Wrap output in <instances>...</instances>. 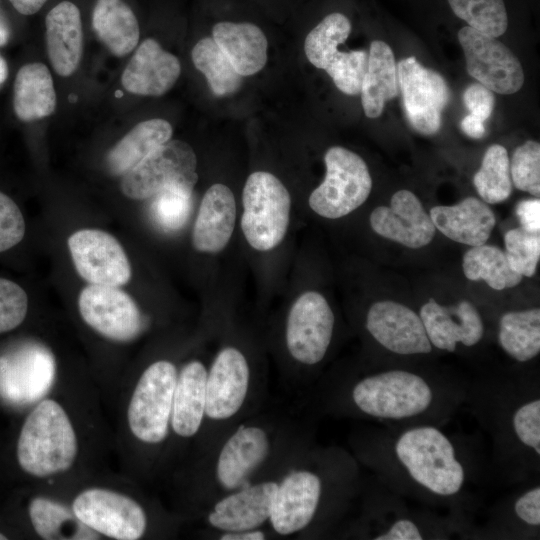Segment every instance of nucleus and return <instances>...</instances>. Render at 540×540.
I'll return each mask as SVG.
<instances>
[{"instance_id": "31", "label": "nucleus", "mask_w": 540, "mask_h": 540, "mask_svg": "<svg viewBox=\"0 0 540 540\" xmlns=\"http://www.w3.org/2000/svg\"><path fill=\"white\" fill-rule=\"evenodd\" d=\"M173 127L162 118L143 120L134 125L108 151L105 164L111 175L123 176L155 149L169 141Z\"/></svg>"}, {"instance_id": "4", "label": "nucleus", "mask_w": 540, "mask_h": 540, "mask_svg": "<svg viewBox=\"0 0 540 540\" xmlns=\"http://www.w3.org/2000/svg\"><path fill=\"white\" fill-rule=\"evenodd\" d=\"M361 538L372 540H430L469 538L468 531L450 515L408 505L376 477L365 487L360 518Z\"/></svg>"}, {"instance_id": "22", "label": "nucleus", "mask_w": 540, "mask_h": 540, "mask_svg": "<svg viewBox=\"0 0 540 540\" xmlns=\"http://www.w3.org/2000/svg\"><path fill=\"white\" fill-rule=\"evenodd\" d=\"M269 451L270 439L264 428L257 425L239 427L218 453L215 466L217 482L230 491L248 484Z\"/></svg>"}, {"instance_id": "42", "label": "nucleus", "mask_w": 540, "mask_h": 540, "mask_svg": "<svg viewBox=\"0 0 540 540\" xmlns=\"http://www.w3.org/2000/svg\"><path fill=\"white\" fill-rule=\"evenodd\" d=\"M510 266L522 276L535 274L540 258V235L522 227L509 230L504 237Z\"/></svg>"}, {"instance_id": "39", "label": "nucleus", "mask_w": 540, "mask_h": 540, "mask_svg": "<svg viewBox=\"0 0 540 540\" xmlns=\"http://www.w3.org/2000/svg\"><path fill=\"white\" fill-rule=\"evenodd\" d=\"M456 16L482 34L499 37L508 26L503 0H448Z\"/></svg>"}, {"instance_id": "18", "label": "nucleus", "mask_w": 540, "mask_h": 540, "mask_svg": "<svg viewBox=\"0 0 540 540\" xmlns=\"http://www.w3.org/2000/svg\"><path fill=\"white\" fill-rule=\"evenodd\" d=\"M249 384L243 353L235 347L220 350L207 370L205 416L217 422L232 418L244 405Z\"/></svg>"}, {"instance_id": "34", "label": "nucleus", "mask_w": 540, "mask_h": 540, "mask_svg": "<svg viewBox=\"0 0 540 540\" xmlns=\"http://www.w3.org/2000/svg\"><path fill=\"white\" fill-rule=\"evenodd\" d=\"M29 516L36 533L46 540L99 538L98 533L85 525L73 509L46 497H35L31 500Z\"/></svg>"}, {"instance_id": "20", "label": "nucleus", "mask_w": 540, "mask_h": 540, "mask_svg": "<svg viewBox=\"0 0 540 540\" xmlns=\"http://www.w3.org/2000/svg\"><path fill=\"white\" fill-rule=\"evenodd\" d=\"M374 232L406 247L417 249L429 244L436 228L417 196L409 190H399L390 206H379L370 215Z\"/></svg>"}, {"instance_id": "51", "label": "nucleus", "mask_w": 540, "mask_h": 540, "mask_svg": "<svg viewBox=\"0 0 540 540\" xmlns=\"http://www.w3.org/2000/svg\"><path fill=\"white\" fill-rule=\"evenodd\" d=\"M11 37V29L9 23L0 10V47L8 44Z\"/></svg>"}, {"instance_id": "5", "label": "nucleus", "mask_w": 540, "mask_h": 540, "mask_svg": "<svg viewBox=\"0 0 540 540\" xmlns=\"http://www.w3.org/2000/svg\"><path fill=\"white\" fill-rule=\"evenodd\" d=\"M78 452L73 425L54 400L41 401L27 416L17 443V460L28 474L45 478L65 472Z\"/></svg>"}, {"instance_id": "37", "label": "nucleus", "mask_w": 540, "mask_h": 540, "mask_svg": "<svg viewBox=\"0 0 540 540\" xmlns=\"http://www.w3.org/2000/svg\"><path fill=\"white\" fill-rule=\"evenodd\" d=\"M473 183L480 197L489 204L509 198L512 193V180L510 160L505 147L493 144L487 148Z\"/></svg>"}, {"instance_id": "52", "label": "nucleus", "mask_w": 540, "mask_h": 540, "mask_svg": "<svg viewBox=\"0 0 540 540\" xmlns=\"http://www.w3.org/2000/svg\"><path fill=\"white\" fill-rule=\"evenodd\" d=\"M8 65L3 56L0 55V87L5 83L8 78Z\"/></svg>"}, {"instance_id": "28", "label": "nucleus", "mask_w": 540, "mask_h": 540, "mask_svg": "<svg viewBox=\"0 0 540 540\" xmlns=\"http://www.w3.org/2000/svg\"><path fill=\"white\" fill-rule=\"evenodd\" d=\"M212 38L241 76L261 71L267 62L264 32L249 22L222 21L213 26Z\"/></svg>"}, {"instance_id": "46", "label": "nucleus", "mask_w": 540, "mask_h": 540, "mask_svg": "<svg viewBox=\"0 0 540 540\" xmlns=\"http://www.w3.org/2000/svg\"><path fill=\"white\" fill-rule=\"evenodd\" d=\"M463 102L471 115L485 121L494 109L495 97L493 92L484 85L472 83L464 91Z\"/></svg>"}, {"instance_id": "17", "label": "nucleus", "mask_w": 540, "mask_h": 540, "mask_svg": "<svg viewBox=\"0 0 540 540\" xmlns=\"http://www.w3.org/2000/svg\"><path fill=\"white\" fill-rule=\"evenodd\" d=\"M418 314L436 351L454 353L458 346L473 348L485 336L483 318L467 300L445 306L430 298L421 306Z\"/></svg>"}, {"instance_id": "29", "label": "nucleus", "mask_w": 540, "mask_h": 540, "mask_svg": "<svg viewBox=\"0 0 540 540\" xmlns=\"http://www.w3.org/2000/svg\"><path fill=\"white\" fill-rule=\"evenodd\" d=\"M207 369L198 360L188 362L177 376L170 425L182 438L194 436L205 417Z\"/></svg>"}, {"instance_id": "48", "label": "nucleus", "mask_w": 540, "mask_h": 540, "mask_svg": "<svg viewBox=\"0 0 540 540\" xmlns=\"http://www.w3.org/2000/svg\"><path fill=\"white\" fill-rule=\"evenodd\" d=\"M461 129L467 136L474 139H480L486 133L484 121L471 114L462 119Z\"/></svg>"}, {"instance_id": "24", "label": "nucleus", "mask_w": 540, "mask_h": 540, "mask_svg": "<svg viewBox=\"0 0 540 540\" xmlns=\"http://www.w3.org/2000/svg\"><path fill=\"white\" fill-rule=\"evenodd\" d=\"M45 46L50 66L63 78L79 68L84 52V32L79 7L70 0L54 5L45 17Z\"/></svg>"}, {"instance_id": "23", "label": "nucleus", "mask_w": 540, "mask_h": 540, "mask_svg": "<svg viewBox=\"0 0 540 540\" xmlns=\"http://www.w3.org/2000/svg\"><path fill=\"white\" fill-rule=\"evenodd\" d=\"M278 482L246 484L218 500L207 516L221 532L256 529L269 520Z\"/></svg>"}, {"instance_id": "14", "label": "nucleus", "mask_w": 540, "mask_h": 540, "mask_svg": "<svg viewBox=\"0 0 540 540\" xmlns=\"http://www.w3.org/2000/svg\"><path fill=\"white\" fill-rule=\"evenodd\" d=\"M398 86L411 126L421 134L439 131L442 111L449 101V89L436 71L422 66L414 56L397 64Z\"/></svg>"}, {"instance_id": "16", "label": "nucleus", "mask_w": 540, "mask_h": 540, "mask_svg": "<svg viewBox=\"0 0 540 540\" xmlns=\"http://www.w3.org/2000/svg\"><path fill=\"white\" fill-rule=\"evenodd\" d=\"M78 308L87 325L113 341H131L143 328L137 304L119 287L90 284L80 292Z\"/></svg>"}, {"instance_id": "47", "label": "nucleus", "mask_w": 540, "mask_h": 540, "mask_svg": "<svg viewBox=\"0 0 540 540\" xmlns=\"http://www.w3.org/2000/svg\"><path fill=\"white\" fill-rule=\"evenodd\" d=\"M516 214L522 228L540 233V200H523L516 207Z\"/></svg>"}, {"instance_id": "45", "label": "nucleus", "mask_w": 540, "mask_h": 540, "mask_svg": "<svg viewBox=\"0 0 540 540\" xmlns=\"http://www.w3.org/2000/svg\"><path fill=\"white\" fill-rule=\"evenodd\" d=\"M25 231L20 208L12 198L0 191V253L20 243Z\"/></svg>"}, {"instance_id": "41", "label": "nucleus", "mask_w": 540, "mask_h": 540, "mask_svg": "<svg viewBox=\"0 0 540 540\" xmlns=\"http://www.w3.org/2000/svg\"><path fill=\"white\" fill-rule=\"evenodd\" d=\"M367 65L368 52L365 50L338 51L325 71L341 92L358 95L361 92Z\"/></svg>"}, {"instance_id": "26", "label": "nucleus", "mask_w": 540, "mask_h": 540, "mask_svg": "<svg viewBox=\"0 0 540 540\" xmlns=\"http://www.w3.org/2000/svg\"><path fill=\"white\" fill-rule=\"evenodd\" d=\"M429 215L442 234L469 246L486 243L496 224L493 211L475 197H467L452 206H435Z\"/></svg>"}, {"instance_id": "32", "label": "nucleus", "mask_w": 540, "mask_h": 540, "mask_svg": "<svg viewBox=\"0 0 540 540\" xmlns=\"http://www.w3.org/2000/svg\"><path fill=\"white\" fill-rule=\"evenodd\" d=\"M399 93L397 64L392 49L383 41L370 44L367 71L361 88V102L368 118H378L385 103Z\"/></svg>"}, {"instance_id": "3", "label": "nucleus", "mask_w": 540, "mask_h": 540, "mask_svg": "<svg viewBox=\"0 0 540 540\" xmlns=\"http://www.w3.org/2000/svg\"><path fill=\"white\" fill-rule=\"evenodd\" d=\"M467 407L491 442V466L504 483L540 474V380L507 373L468 380Z\"/></svg>"}, {"instance_id": "13", "label": "nucleus", "mask_w": 540, "mask_h": 540, "mask_svg": "<svg viewBox=\"0 0 540 540\" xmlns=\"http://www.w3.org/2000/svg\"><path fill=\"white\" fill-rule=\"evenodd\" d=\"M467 72L492 92L514 94L524 83V73L518 58L495 37L464 26L458 31Z\"/></svg>"}, {"instance_id": "53", "label": "nucleus", "mask_w": 540, "mask_h": 540, "mask_svg": "<svg viewBox=\"0 0 540 540\" xmlns=\"http://www.w3.org/2000/svg\"><path fill=\"white\" fill-rule=\"evenodd\" d=\"M5 539H7V537L4 534L0 533V540H5Z\"/></svg>"}, {"instance_id": "35", "label": "nucleus", "mask_w": 540, "mask_h": 540, "mask_svg": "<svg viewBox=\"0 0 540 540\" xmlns=\"http://www.w3.org/2000/svg\"><path fill=\"white\" fill-rule=\"evenodd\" d=\"M462 267L469 280H484L495 290L515 287L523 277L510 266L504 251L485 243L464 254Z\"/></svg>"}, {"instance_id": "15", "label": "nucleus", "mask_w": 540, "mask_h": 540, "mask_svg": "<svg viewBox=\"0 0 540 540\" xmlns=\"http://www.w3.org/2000/svg\"><path fill=\"white\" fill-rule=\"evenodd\" d=\"M68 248L78 274L93 285H125L131 265L121 244L98 229H81L70 235Z\"/></svg>"}, {"instance_id": "8", "label": "nucleus", "mask_w": 540, "mask_h": 540, "mask_svg": "<svg viewBox=\"0 0 540 540\" xmlns=\"http://www.w3.org/2000/svg\"><path fill=\"white\" fill-rule=\"evenodd\" d=\"M177 376L175 365L167 360L152 363L140 376L127 419L132 434L141 442L158 444L167 437Z\"/></svg>"}, {"instance_id": "49", "label": "nucleus", "mask_w": 540, "mask_h": 540, "mask_svg": "<svg viewBox=\"0 0 540 540\" xmlns=\"http://www.w3.org/2000/svg\"><path fill=\"white\" fill-rule=\"evenodd\" d=\"M21 15L30 16L39 12L48 0H8Z\"/></svg>"}, {"instance_id": "36", "label": "nucleus", "mask_w": 540, "mask_h": 540, "mask_svg": "<svg viewBox=\"0 0 540 540\" xmlns=\"http://www.w3.org/2000/svg\"><path fill=\"white\" fill-rule=\"evenodd\" d=\"M191 58L215 96H229L240 88L243 76L236 71L212 37L200 39L191 51Z\"/></svg>"}, {"instance_id": "50", "label": "nucleus", "mask_w": 540, "mask_h": 540, "mask_svg": "<svg viewBox=\"0 0 540 540\" xmlns=\"http://www.w3.org/2000/svg\"><path fill=\"white\" fill-rule=\"evenodd\" d=\"M219 539L222 540H262L265 533L258 528L234 532H222Z\"/></svg>"}, {"instance_id": "43", "label": "nucleus", "mask_w": 540, "mask_h": 540, "mask_svg": "<svg viewBox=\"0 0 540 540\" xmlns=\"http://www.w3.org/2000/svg\"><path fill=\"white\" fill-rule=\"evenodd\" d=\"M511 180L521 191L540 195V145L533 140L516 148L510 162Z\"/></svg>"}, {"instance_id": "25", "label": "nucleus", "mask_w": 540, "mask_h": 540, "mask_svg": "<svg viewBox=\"0 0 540 540\" xmlns=\"http://www.w3.org/2000/svg\"><path fill=\"white\" fill-rule=\"evenodd\" d=\"M236 219L235 197L229 187L216 183L205 192L193 227L196 250L217 253L228 244Z\"/></svg>"}, {"instance_id": "27", "label": "nucleus", "mask_w": 540, "mask_h": 540, "mask_svg": "<svg viewBox=\"0 0 540 540\" xmlns=\"http://www.w3.org/2000/svg\"><path fill=\"white\" fill-rule=\"evenodd\" d=\"M57 92L48 66L32 61L22 65L13 84V111L17 119L30 123L51 116L57 108Z\"/></svg>"}, {"instance_id": "11", "label": "nucleus", "mask_w": 540, "mask_h": 540, "mask_svg": "<svg viewBox=\"0 0 540 540\" xmlns=\"http://www.w3.org/2000/svg\"><path fill=\"white\" fill-rule=\"evenodd\" d=\"M335 327V316L320 293L308 291L293 303L286 324L290 355L306 366H316L327 355Z\"/></svg>"}, {"instance_id": "19", "label": "nucleus", "mask_w": 540, "mask_h": 540, "mask_svg": "<svg viewBox=\"0 0 540 540\" xmlns=\"http://www.w3.org/2000/svg\"><path fill=\"white\" fill-rule=\"evenodd\" d=\"M181 71L177 56L154 38H146L132 52L120 75V83L128 94L159 97L174 87Z\"/></svg>"}, {"instance_id": "12", "label": "nucleus", "mask_w": 540, "mask_h": 540, "mask_svg": "<svg viewBox=\"0 0 540 540\" xmlns=\"http://www.w3.org/2000/svg\"><path fill=\"white\" fill-rule=\"evenodd\" d=\"M72 509L89 528L117 540H137L147 528L142 506L131 497L102 488H90L77 495Z\"/></svg>"}, {"instance_id": "40", "label": "nucleus", "mask_w": 540, "mask_h": 540, "mask_svg": "<svg viewBox=\"0 0 540 540\" xmlns=\"http://www.w3.org/2000/svg\"><path fill=\"white\" fill-rule=\"evenodd\" d=\"M192 191L173 185L156 193L150 208L154 221L166 231L182 228L190 215Z\"/></svg>"}, {"instance_id": "44", "label": "nucleus", "mask_w": 540, "mask_h": 540, "mask_svg": "<svg viewBox=\"0 0 540 540\" xmlns=\"http://www.w3.org/2000/svg\"><path fill=\"white\" fill-rule=\"evenodd\" d=\"M28 311L25 290L12 280L0 277V334L18 327Z\"/></svg>"}, {"instance_id": "33", "label": "nucleus", "mask_w": 540, "mask_h": 540, "mask_svg": "<svg viewBox=\"0 0 540 540\" xmlns=\"http://www.w3.org/2000/svg\"><path fill=\"white\" fill-rule=\"evenodd\" d=\"M497 342L504 353L518 364H526L540 353V310L531 308L501 315Z\"/></svg>"}, {"instance_id": "1", "label": "nucleus", "mask_w": 540, "mask_h": 540, "mask_svg": "<svg viewBox=\"0 0 540 540\" xmlns=\"http://www.w3.org/2000/svg\"><path fill=\"white\" fill-rule=\"evenodd\" d=\"M445 426L414 424L371 427L354 447L358 459L400 496L447 510L475 538L472 518L478 506L473 488L484 472L470 440Z\"/></svg>"}, {"instance_id": "30", "label": "nucleus", "mask_w": 540, "mask_h": 540, "mask_svg": "<svg viewBox=\"0 0 540 540\" xmlns=\"http://www.w3.org/2000/svg\"><path fill=\"white\" fill-rule=\"evenodd\" d=\"M91 24L98 40L115 57L129 55L140 42L137 16L124 0H96Z\"/></svg>"}, {"instance_id": "7", "label": "nucleus", "mask_w": 540, "mask_h": 540, "mask_svg": "<svg viewBox=\"0 0 540 540\" xmlns=\"http://www.w3.org/2000/svg\"><path fill=\"white\" fill-rule=\"evenodd\" d=\"M326 175L309 197L310 208L318 215L337 219L350 214L368 198L372 179L365 161L340 146L324 156Z\"/></svg>"}, {"instance_id": "9", "label": "nucleus", "mask_w": 540, "mask_h": 540, "mask_svg": "<svg viewBox=\"0 0 540 540\" xmlns=\"http://www.w3.org/2000/svg\"><path fill=\"white\" fill-rule=\"evenodd\" d=\"M197 157L185 141L169 140L122 176L121 192L129 199L145 200L166 187L193 190L198 175Z\"/></svg>"}, {"instance_id": "2", "label": "nucleus", "mask_w": 540, "mask_h": 540, "mask_svg": "<svg viewBox=\"0 0 540 540\" xmlns=\"http://www.w3.org/2000/svg\"><path fill=\"white\" fill-rule=\"evenodd\" d=\"M468 380L433 367L382 364L333 382L332 412L384 426H445L464 407Z\"/></svg>"}, {"instance_id": "6", "label": "nucleus", "mask_w": 540, "mask_h": 540, "mask_svg": "<svg viewBox=\"0 0 540 540\" xmlns=\"http://www.w3.org/2000/svg\"><path fill=\"white\" fill-rule=\"evenodd\" d=\"M242 232L250 246L268 251L283 240L290 217L291 197L273 174L257 171L247 178L243 194Z\"/></svg>"}, {"instance_id": "10", "label": "nucleus", "mask_w": 540, "mask_h": 540, "mask_svg": "<svg viewBox=\"0 0 540 540\" xmlns=\"http://www.w3.org/2000/svg\"><path fill=\"white\" fill-rule=\"evenodd\" d=\"M365 329L382 351L395 358H424L436 351L419 314L402 303H373L365 317Z\"/></svg>"}, {"instance_id": "38", "label": "nucleus", "mask_w": 540, "mask_h": 540, "mask_svg": "<svg viewBox=\"0 0 540 540\" xmlns=\"http://www.w3.org/2000/svg\"><path fill=\"white\" fill-rule=\"evenodd\" d=\"M350 32L351 23L344 14L334 12L324 17L306 36L304 51L309 62L325 70Z\"/></svg>"}, {"instance_id": "21", "label": "nucleus", "mask_w": 540, "mask_h": 540, "mask_svg": "<svg viewBox=\"0 0 540 540\" xmlns=\"http://www.w3.org/2000/svg\"><path fill=\"white\" fill-rule=\"evenodd\" d=\"M540 484L534 479L526 487L503 498L489 512L477 539H539Z\"/></svg>"}]
</instances>
